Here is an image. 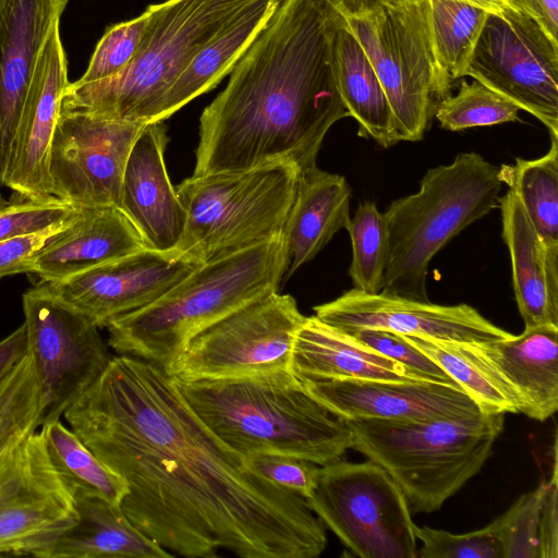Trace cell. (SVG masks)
<instances>
[{"mask_svg": "<svg viewBox=\"0 0 558 558\" xmlns=\"http://www.w3.org/2000/svg\"><path fill=\"white\" fill-rule=\"evenodd\" d=\"M257 0H167L148 5L140 47L117 75L69 83L61 110L158 122L165 95L196 54Z\"/></svg>", "mask_w": 558, "mask_h": 558, "instance_id": "obj_5", "label": "cell"}, {"mask_svg": "<svg viewBox=\"0 0 558 558\" xmlns=\"http://www.w3.org/2000/svg\"><path fill=\"white\" fill-rule=\"evenodd\" d=\"M75 216L40 232L0 241V279L17 274H33L37 254L62 233Z\"/></svg>", "mask_w": 558, "mask_h": 558, "instance_id": "obj_43", "label": "cell"}, {"mask_svg": "<svg viewBox=\"0 0 558 558\" xmlns=\"http://www.w3.org/2000/svg\"><path fill=\"white\" fill-rule=\"evenodd\" d=\"M546 482L520 496L492 522L504 558H538L539 521Z\"/></svg>", "mask_w": 558, "mask_h": 558, "instance_id": "obj_37", "label": "cell"}, {"mask_svg": "<svg viewBox=\"0 0 558 558\" xmlns=\"http://www.w3.org/2000/svg\"><path fill=\"white\" fill-rule=\"evenodd\" d=\"M388 98L400 142L421 141L450 82L434 50L428 0H387L345 16Z\"/></svg>", "mask_w": 558, "mask_h": 558, "instance_id": "obj_9", "label": "cell"}, {"mask_svg": "<svg viewBox=\"0 0 558 558\" xmlns=\"http://www.w3.org/2000/svg\"><path fill=\"white\" fill-rule=\"evenodd\" d=\"M198 265L177 250L145 247L71 278L46 282L98 328L159 299Z\"/></svg>", "mask_w": 558, "mask_h": 558, "instance_id": "obj_17", "label": "cell"}, {"mask_svg": "<svg viewBox=\"0 0 558 558\" xmlns=\"http://www.w3.org/2000/svg\"><path fill=\"white\" fill-rule=\"evenodd\" d=\"M345 16L330 0H279L203 110L194 175L287 161L316 166L330 128L350 117L340 96L333 40Z\"/></svg>", "mask_w": 558, "mask_h": 558, "instance_id": "obj_2", "label": "cell"}, {"mask_svg": "<svg viewBox=\"0 0 558 558\" xmlns=\"http://www.w3.org/2000/svg\"><path fill=\"white\" fill-rule=\"evenodd\" d=\"M499 168L477 153H460L430 168L416 193L393 201L384 213L389 256L381 293L429 301L432 258L466 227L499 207Z\"/></svg>", "mask_w": 558, "mask_h": 558, "instance_id": "obj_6", "label": "cell"}, {"mask_svg": "<svg viewBox=\"0 0 558 558\" xmlns=\"http://www.w3.org/2000/svg\"><path fill=\"white\" fill-rule=\"evenodd\" d=\"M24 327L40 393V426L60 420L112 356L98 327L41 281L23 294Z\"/></svg>", "mask_w": 558, "mask_h": 558, "instance_id": "obj_12", "label": "cell"}, {"mask_svg": "<svg viewBox=\"0 0 558 558\" xmlns=\"http://www.w3.org/2000/svg\"><path fill=\"white\" fill-rule=\"evenodd\" d=\"M279 0H257L208 43L163 97L158 122L216 87L263 29Z\"/></svg>", "mask_w": 558, "mask_h": 558, "instance_id": "obj_28", "label": "cell"}, {"mask_svg": "<svg viewBox=\"0 0 558 558\" xmlns=\"http://www.w3.org/2000/svg\"><path fill=\"white\" fill-rule=\"evenodd\" d=\"M146 124L60 109L48 165L51 195L75 207L122 209L124 169Z\"/></svg>", "mask_w": 558, "mask_h": 558, "instance_id": "obj_15", "label": "cell"}, {"mask_svg": "<svg viewBox=\"0 0 558 558\" xmlns=\"http://www.w3.org/2000/svg\"><path fill=\"white\" fill-rule=\"evenodd\" d=\"M345 333L363 345L400 363L423 380L441 383L461 389L437 363L411 344L402 335L372 328Z\"/></svg>", "mask_w": 558, "mask_h": 558, "instance_id": "obj_41", "label": "cell"}, {"mask_svg": "<svg viewBox=\"0 0 558 558\" xmlns=\"http://www.w3.org/2000/svg\"><path fill=\"white\" fill-rule=\"evenodd\" d=\"M40 427L49 458L73 495L94 494L121 505L129 489L120 475L100 461L60 420Z\"/></svg>", "mask_w": 558, "mask_h": 558, "instance_id": "obj_32", "label": "cell"}, {"mask_svg": "<svg viewBox=\"0 0 558 558\" xmlns=\"http://www.w3.org/2000/svg\"><path fill=\"white\" fill-rule=\"evenodd\" d=\"M27 353L26 332L22 324L0 340V388Z\"/></svg>", "mask_w": 558, "mask_h": 558, "instance_id": "obj_46", "label": "cell"}, {"mask_svg": "<svg viewBox=\"0 0 558 558\" xmlns=\"http://www.w3.org/2000/svg\"><path fill=\"white\" fill-rule=\"evenodd\" d=\"M147 247L117 206L80 207L71 225L36 256L33 274L56 282Z\"/></svg>", "mask_w": 558, "mask_h": 558, "instance_id": "obj_22", "label": "cell"}, {"mask_svg": "<svg viewBox=\"0 0 558 558\" xmlns=\"http://www.w3.org/2000/svg\"><path fill=\"white\" fill-rule=\"evenodd\" d=\"M300 170L274 161L184 179L175 189L185 226L175 250L205 264L284 234Z\"/></svg>", "mask_w": 558, "mask_h": 558, "instance_id": "obj_8", "label": "cell"}, {"mask_svg": "<svg viewBox=\"0 0 558 558\" xmlns=\"http://www.w3.org/2000/svg\"><path fill=\"white\" fill-rule=\"evenodd\" d=\"M290 371L299 379L423 380L315 315L305 317L295 333Z\"/></svg>", "mask_w": 558, "mask_h": 558, "instance_id": "obj_25", "label": "cell"}, {"mask_svg": "<svg viewBox=\"0 0 558 558\" xmlns=\"http://www.w3.org/2000/svg\"><path fill=\"white\" fill-rule=\"evenodd\" d=\"M345 230L352 244L349 276L353 288L379 293L389 256V233L384 213L373 202L361 203Z\"/></svg>", "mask_w": 558, "mask_h": 558, "instance_id": "obj_34", "label": "cell"}, {"mask_svg": "<svg viewBox=\"0 0 558 558\" xmlns=\"http://www.w3.org/2000/svg\"><path fill=\"white\" fill-rule=\"evenodd\" d=\"M69 0H0V187L41 51Z\"/></svg>", "mask_w": 558, "mask_h": 558, "instance_id": "obj_20", "label": "cell"}, {"mask_svg": "<svg viewBox=\"0 0 558 558\" xmlns=\"http://www.w3.org/2000/svg\"><path fill=\"white\" fill-rule=\"evenodd\" d=\"M502 239L511 262L512 284L525 327L558 326V246H546L511 191L499 196Z\"/></svg>", "mask_w": 558, "mask_h": 558, "instance_id": "obj_23", "label": "cell"}, {"mask_svg": "<svg viewBox=\"0 0 558 558\" xmlns=\"http://www.w3.org/2000/svg\"><path fill=\"white\" fill-rule=\"evenodd\" d=\"M437 62L451 83L463 77L487 11L461 0H428Z\"/></svg>", "mask_w": 558, "mask_h": 558, "instance_id": "obj_33", "label": "cell"}, {"mask_svg": "<svg viewBox=\"0 0 558 558\" xmlns=\"http://www.w3.org/2000/svg\"><path fill=\"white\" fill-rule=\"evenodd\" d=\"M247 464L268 482L307 499L314 493L320 466L312 461L282 453H254Z\"/></svg>", "mask_w": 558, "mask_h": 558, "instance_id": "obj_42", "label": "cell"}, {"mask_svg": "<svg viewBox=\"0 0 558 558\" xmlns=\"http://www.w3.org/2000/svg\"><path fill=\"white\" fill-rule=\"evenodd\" d=\"M175 381L199 420L243 457L282 453L323 466L352 448L347 422L314 399L290 369Z\"/></svg>", "mask_w": 558, "mask_h": 558, "instance_id": "obj_3", "label": "cell"}, {"mask_svg": "<svg viewBox=\"0 0 558 558\" xmlns=\"http://www.w3.org/2000/svg\"><path fill=\"white\" fill-rule=\"evenodd\" d=\"M150 15L147 7L140 16L107 27L95 47L78 83H90L119 74L136 53Z\"/></svg>", "mask_w": 558, "mask_h": 558, "instance_id": "obj_38", "label": "cell"}, {"mask_svg": "<svg viewBox=\"0 0 558 558\" xmlns=\"http://www.w3.org/2000/svg\"><path fill=\"white\" fill-rule=\"evenodd\" d=\"M463 76L483 83L558 137V41L525 13H487Z\"/></svg>", "mask_w": 558, "mask_h": 558, "instance_id": "obj_13", "label": "cell"}, {"mask_svg": "<svg viewBox=\"0 0 558 558\" xmlns=\"http://www.w3.org/2000/svg\"><path fill=\"white\" fill-rule=\"evenodd\" d=\"M507 2L535 20L551 39L558 41V0H507Z\"/></svg>", "mask_w": 558, "mask_h": 558, "instance_id": "obj_45", "label": "cell"}, {"mask_svg": "<svg viewBox=\"0 0 558 558\" xmlns=\"http://www.w3.org/2000/svg\"><path fill=\"white\" fill-rule=\"evenodd\" d=\"M469 2L473 5H476L488 13H496L504 10L507 7H510L507 0H461Z\"/></svg>", "mask_w": 558, "mask_h": 558, "instance_id": "obj_48", "label": "cell"}, {"mask_svg": "<svg viewBox=\"0 0 558 558\" xmlns=\"http://www.w3.org/2000/svg\"><path fill=\"white\" fill-rule=\"evenodd\" d=\"M305 390L343 421H427L481 414L457 387L428 380L300 379Z\"/></svg>", "mask_w": 558, "mask_h": 558, "instance_id": "obj_18", "label": "cell"}, {"mask_svg": "<svg viewBox=\"0 0 558 558\" xmlns=\"http://www.w3.org/2000/svg\"><path fill=\"white\" fill-rule=\"evenodd\" d=\"M287 267L284 234L201 264L155 302L110 322L108 343L166 366L201 330L278 291Z\"/></svg>", "mask_w": 558, "mask_h": 558, "instance_id": "obj_4", "label": "cell"}, {"mask_svg": "<svg viewBox=\"0 0 558 558\" xmlns=\"http://www.w3.org/2000/svg\"><path fill=\"white\" fill-rule=\"evenodd\" d=\"M68 60L60 24L51 32L39 57L13 142L4 186L20 199L51 195L49 155L60 114L61 98L69 85Z\"/></svg>", "mask_w": 558, "mask_h": 558, "instance_id": "obj_19", "label": "cell"}, {"mask_svg": "<svg viewBox=\"0 0 558 558\" xmlns=\"http://www.w3.org/2000/svg\"><path fill=\"white\" fill-rule=\"evenodd\" d=\"M128 485L121 508L173 556L316 558L326 526L302 496L255 472L193 412L157 363L120 354L63 413Z\"/></svg>", "mask_w": 558, "mask_h": 558, "instance_id": "obj_1", "label": "cell"}, {"mask_svg": "<svg viewBox=\"0 0 558 558\" xmlns=\"http://www.w3.org/2000/svg\"><path fill=\"white\" fill-rule=\"evenodd\" d=\"M437 363L484 414L520 413L519 399L476 344L402 335Z\"/></svg>", "mask_w": 558, "mask_h": 558, "instance_id": "obj_30", "label": "cell"}, {"mask_svg": "<svg viewBox=\"0 0 558 558\" xmlns=\"http://www.w3.org/2000/svg\"><path fill=\"white\" fill-rule=\"evenodd\" d=\"M351 187L344 177L314 166L300 173L286 229L283 281L312 260L350 220Z\"/></svg>", "mask_w": 558, "mask_h": 558, "instance_id": "obj_26", "label": "cell"}, {"mask_svg": "<svg viewBox=\"0 0 558 558\" xmlns=\"http://www.w3.org/2000/svg\"><path fill=\"white\" fill-rule=\"evenodd\" d=\"M515 392L520 413L544 422L558 409V326L525 327L519 335L476 344Z\"/></svg>", "mask_w": 558, "mask_h": 558, "instance_id": "obj_24", "label": "cell"}, {"mask_svg": "<svg viewBox=\"0 0 558 558\" xmlns=\"http://www.w3.org/2000/svg\"><path fill=\"white\" fill-rule=\"evenodd\" d=\"M10 202L3 198V196L0 194V211H2L5 207H8Z\"/></svg>", "mask_w": 558, "mask_h": 558, "instance_id": "obj_49", "label": "cell"}, {"mask_svg": "<svg viewBox=\"0 0 558 558\" xmlns=\"http://www.w3.org/2000/svg\"><path fill=\"white\" fill-rule=\"evenodd\" d=\"M557 464L556 456L554 460L553 474L546 482V492L543 499L539 538H538V558L558 557V504H557Z\"/></svg>", "mask_w": 558, "mask_h": 558, "instance_id": "obj_44", "label": "cell"}, {"mask_svg": "<svg viewBox=\"0 0 558 558\" xmlns=\"http://www.w3.org/2000/svg\"><path fill=\"white\" fill-rule=\"evenodd\" d=\"M310 509L355 556L416 558L414 522L398 484L379 464L323 465Z\"/></svg>", "mask_w": 558, "mask_h": 558, "instance_id": "obj_10", "label": "cell"}, {"mask_svg": "<svg viewBox=\"0 0 558 558\" xmlns=\"http://www.w3.org/2000/svg\"><path fill=\"white\" fill-rule=\"evenodd\" d=\"M344 16L364 14L387 0H330Z\"/></svg>", "mask_w": 558, "mask_h": 558, "instance_id": "obj_47", "label": "cell"}, {"mask_svg": "<svg viewBox=\"0 0 558 558\" xmlns=\"http://www.w3.org/2000/svg\"><path fill=\"white\" fill-rule=\"evenodd\" d=\"M76 521L74 495L54 469L40 430L0 456V556L47 558Z\"/></svg>", "mask_w": 558, "mask_h": 558, "instance_id": "obj_14", "label": "cell"}, {"mask_svg": "<svg viewBox=\"0 0 558 558\" xmlns=\"http://www.w3.org/2000/svg\"><path fill=\"white\" fill-rule=\"evenodd\" d=\"M40 427V393L27 355L0 388V456Z\"/></svg>", "mask_w": 558, "mask_h": 558, "instance_id": "obj_35", "label": "cell"}, {"mask_svg": "<svg viewBox=\"0 0 558 558\" xmlns=\"http://www.w3.org/2000/svg\"><path fill=\"white\" fill-rule=\"evenodd\" d=\"M499 177L521 202L544 244L558 246V137L550 136V147L542 157L501 165Z\"/></svg>", "mask_w": 558, "mask_h": 558, "instance_id": "obj_31", "label": "cell"}, {"mask_svg": "<svg viewBox=\"0 0 558 558\" xmlns=\"http://www.w3.org/2000/svg\"><path fill=\"white\" fill-rule=\"evenodd\" d=\"M333 64L342 101L359 125L357 134L388 148L400 142L383 85L347 22L333 40Z\"/></svg>", "mask_w": 558, "mask_h": 558, "instance_id": "obj_29", "label": "cell"}, {"mask_svg": "<svg viewBox=\"0 0 558 558\" xmlns=\"http://www.w3.org/2000/svg\"><path fill=\"white\" fill-rule=\"evenodd\" d=\"M314 312L319 320L343 332L372 328L469 344L512 336L464 303L439 305L354 288L315 306Z\"/></svg>", "mask_w": 558, "mask_h": 558, "instance_id": "obj_16", "label": "cell"}, {"mask_svg": "<svg viewBox=\"0 0 558 558\" xmlns=\"http://www.w3.org/2000/svg\"><path fill=\"white\" fill-rule=\"evenodd\" d=\"M169 138L162 122L147 123L129 155L122 181V209L145 244L175 250L185 226V210L165 163Z\"/></svg>", "mask_w": 558, "mask_h": 558, "instance_id": "obj_21", "label": "cell"}, {"mask_svg": "<svg viewBox=\"0 0 558 558\" xmlns=\"http://www.w3.org/2000/svg\"><path fill=\"white\" fill-rule=\"evenodd\" d=\"M414 533L422 542L417 551L421 558H504L492 523L463 534L415 525Z\"/></svg>", "mask_w": 558, "mask_h": 558, "instance_id": "obj_39", "label": "cell"}, {"mask_svg": "<svg viewBox=\"0 0 558 558\" xmlns=\"http://www.w3.org/2000/svg\"><path fill=\"white\" fill-rule=\"evenodd\" d=\"M519 111L513 102L474 80L462 81L454 96L439 100L434 114L442 129L462 131L517 121Z\"/></svg>", "mask_w": 558, "mask_h": 558, "instance_id": "obj_36", "label": "cell"}, {"mask_svg": "<svg viewBox=\"0 0 558 558\" xmlns=\"http://www.w3.org/2000/svg\"><path fill=\"white\" fill-rule=\"evenodd\" d=\"M77 521L57 539L47 558H170L143 534L121 505L94 494H74Z\"/></svg>", "mask_w": 558, "mask_h": 558, "instance_id": "obj_27", "label": "cell"}, {"mask_svg": "<svg viewBox=\"0 0 558 558\" xmlns=\"http://www.w3.org/2000/svg\"><path fill=\"white\" fill-rule=\"evenodd\" d=\"M352 448L398 484L411 513L438 510L490 456L505 414L427 421H345Z\"/></svg>", "mask_w": 558, "mask_h": 558, "instance_id": "obj_7", "label": "cell"}, {"mask_svg": "<svg viewBox=\"0 0 558 558\" xmlns=\"http://www.w3.org/2000/svg\"><path fill=\"white\" fill-rule=\"evenodd\" d=\"M80 207L54 196L45 199H20L0 211V241L40 232L72 219Z\"/></svg>", "mask_w": 558, "mask_h": 558, "instance_id": "obj_40", "label": "cell"}, {"mask_svg": "<svg viewBox=\"0 0 558 558\" xmlns=\"http://www.w3.org/2000/svg\"><path fill=\"white\" fill-rule=\"evenodd\" d=\"M304 319L291 295L270 292L201 330L163 367L179 381L290 369L293 340Z\"/></svg>", "mask_w": 558, "mask_h": 558, "instance_id": "obj_11", "label": "cell"}]
</instances>
